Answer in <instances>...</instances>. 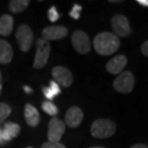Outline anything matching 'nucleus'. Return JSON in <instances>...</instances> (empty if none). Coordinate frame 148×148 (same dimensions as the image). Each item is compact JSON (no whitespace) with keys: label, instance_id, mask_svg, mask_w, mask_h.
<instances>
[{"label":"nucleus","instance_id":"1","mask_svg":"<svg viewBox=\"0 0 148 148\" xmlns=\"http://www.w3.org/2000/svg\"><path fill=\"white\" fill-rule=\"evenodd\" d=\"M120 40L114 33L102 32L96 35L93 40V47L99 55L110 56L119 48Z\"/></svg>","mask_w":148,"mask_h":148},{"label":"nucleus","instance_id":"2","mask_svg":"<svg viewBox=\"0 0 148 148\" xmlns=\"http://www.w3.org/2000/svg\"><path fill=\"white\" fill-rule=\"evenodd\" d=\"M115 123L109 118H99L94 120L90 127L91 135L96 138H110L115 133Z\"/></svg>","mask_w":148,"mask_h":148},{"label":"nucleus","instance_id":"3","mask_svg":"<svg viewBox=\"0 0 148 148\" xmlns=\"http://www.w3.org/2000/svg\"><path fill=\"white\" fill-rule=\"evenodd\" d=\"M135 86V77L132 72L122 71L118 74L112 83V87L116 91L120 93L131 92Z\"/></svg>","mask_w":148,"mask_h":148},{"label":"nucleus","instance_id":"4","mask_svg":"<svg viewBox=\"0 0 148 148\" xmlns=\"http://www.w3.org/2000/svg\"><path fill=\"white\" fill-rule=\"evenodd\" d=\"M50 52H51V46L47 40L43 38H38L37 40V52L36 57L34 60L35 69H41L47 64Z\"/></svg>","mask_w":148,"mask_h":148},{"label":"nucleus","instance_id":"5","mask_svg":"<svg viewBox=\"0 0 148 148\" xmlns=\"http://www.w3.org/2000/svg\"><path fill=\"white\" fill-rule=\"evenodd\" d=\"M16 38L19 49L23 52L29 51L34 41V34L31 28L26 24H21L16 32Z\"/></svg>","mask_w":148,"mask_h":148},{"label":"nucleus","instance_id":"6","mask_svg":"<svg viewBox=\"0 0 148 148\" xmlns=\"http://www.w3.org/2000/svg\"><path fill=\"white\" fill-rule=\"evenodd\" d=\"M71 43L73 48L79 54L85 55L90 50V40L88 34L82 30H77L72 34Z\"/></svg>","mask_w":148,"mask_h":148},{"label":"nucleus","instance_id":"7","mask_svg":"<svg viewBox=\"0 0 148 148\" xmlns=\"http://www.w3.org/2000/svg\"><path fill=\"white\" fill-rule=\"evenodd\" d=\"M112 28L114 30V34L117 38H125L131 34V27H130L129 19L125 16L117 14L112 18Z\"/></svg>","mask_w":148,"mask_h":148},{"label":"nucleus","instance_id":"8","mask_svg":"<svg viewBox=\"0 0 148 148\" xmlns=\"http://www.w3.org/2000/svg\"><path fill=\"white\" fill-rule=\"evenodd\" d=\"M66 131V125L61 119L57 117H53L50 119L48 124V132L47 138L49 143H59Z\"/></svg>","mask_w":148,"mask_h":148},{"label":"nucleus","instance_id":"9","mask_svg":"<svg viewBox=\"0 0 148 148\" xmlns=\"http://www.w3.org/2000/svg\"><path fill=\"white\" fill-rule=\"evenodd\" d=\"M52 76L54 78L55 82L59 86H62L64 88H69L71 86L73 82V76L72 73L69 71L66 67L64 66H55L52 69Z\"/></svg>","mask_w":148,"mask_h":148},{"label":"nucleus","instance_id":"10","mask_svg":"<svg viewBox=\"0 0 148 148\" xmlns=\"http://www.w3.org/2000/svg\"><path fill=\"white\" fill-rule=\"evenodd\" d=\"M69 34L66 27L62 25H52L47 26L42 30V38L47 41L58 40L66 38Z\"/></svg>","mask_w":148,"mask_h":148},{"label":"nucleus","instance_id":"11","mask_svg":"<svg viewBox=\"0 0 148 148\" xmlns=\"http://www.w3.org/2000/svg\"><path fill=\"white\" fill-rule=\"evenodd\" d=\"M83 118H84L83 111L77 106H72L66 114V123L70 128H76L82 123Z\"/></svg>","mask_w":148,"mask_h":148},{"label":"nucleus","instance_id":"12","mask_svg":"<svg viewBox=\"0 0 148 148\" xmlns=\"http://www.w3.org/2000/svg\"><path fill=\"white\" fill-rule=\"evenodd\" d=\"M127 64V58L124 55H117L111 59L106 64V70L111 74H119Z\"/></svg>","mask_w":148,"mask_h":148},{"label":"nucleus","instance_id":"13","mask_svg":"<svg viewBox=\"0 0 148 148\" xmlns=\"http://www.w3.org/2000/svg\"><path fill=\"white\" fill-rule=\"evenodd\" d=\"M24 116L26 123L30 127H37L40 123V114L36 107L31 104H26L24 108Z\"/></svg>","mask_w":148,"mask_h":148},{"label":"nucleus","instance_id":"14","mask_svg":"<svg viewBox=\"0 0 148 148\" xmlns=\"http://www.w3.org/2000/svg\"><path fill=\"white\" fill-rule=\"evenodd\" d=\"M20 133V127L18 124L14 122H6L2 129V138L3 140L10 141L13 138H16Z\"/></svg>","mask_w":148,"mask_h":148},{"label":"nucleus","instance_id":"15","mask_svg":"<svg viewBox=\"0 0 148 148\" xmlns=\"http://www.w3.org/2000/svg\"><path fill=\"white\" fill-rule=\"evenodd\" d=\"M13 48L8 41L0 40V64H8L13 59Z\"/></svg>","mask_w":148,"mask_h":148},{"label":"nucleus","instance_id":"16","mask_svg":"<svg viewBox=\"0 0 148 148\" xmlns=\"http://www.w3.org/2000/svg\"><path fill=\"white\" fill-rule=\"evenodd\" d=\"M14 18L11 14H5L0 17V35L3 37L10 36L13 32Z\"/></svg>","mask_w":148,"mask_h":148},{"label":"nucleus","instance_id":"17","mask_svg":"<svg viewBox=\"0 0 148 148\" xmlns=\"http://www.w3.org/2000/svg\"><path fill=\"white\" fill-rule=\"evenodd\" d=\"M29 4L30 1L28 0H12L9 4V10L14 14H19L26 10Z\"/></svg>","mask_w":148,"mask_h":148},{"label":"nucleus","instance_id":"18","mask_svg":"<svg viewBox=\"0 0 148 148\" xmlns=\"http://www.w3.org/2000/svg\"><path fill=\"white\" fill-rule=\"evenodd\" d=\"M41 109H42V111L45 112V114H47L48 115H51V116H55L59 112L57 106L55 104H53V103L50 101L43 102L42 105H41Z\"/></svg>","mask_w":148,"mask_h":148},{"label":"nucleus","instance_id":"19","mask_svg":"<svg viewBox=\"0 0 148 148\" xmlns=\"http://www.w3.org/2000/svg\"><path fill=\"white\" fill-rule=\"evenodd\" d=\"M11 114V108L5 103H0V124L5 119H7Z\"/></svg>","mask_w":148,"mask_h":148},{"label":"nucleus","instance_id":"20","mask_svg":"<svg viewBox=\"0 0 148 148\" xmlns=\"http://www.w3.org/2000/svg\"><path fill=\"white\" fill-rule=\"evenodd\" d=\"M83 10V7L79 4H74L73 7L71 9V11L69 12V16L72 17L73 19H79L80 18V14Z\"/></svg>","mask_w":148,"mask_h":148},{"label":"nucleus","instance_id":"21","mask_svg":"<svg viewBox=\"0 0 148 148\" xmlns=\"http://www.w3.org/2000/svg\"><path fill=\"white\" fill-rule=\"evenodd\" d=\"M47 16H48V18H49L50 21H51V22H56L59 19V17H60V14L58 13L57 8H56L55 6H52V7L49 8Z\"/></svg>","mask_w":148,"mask_h":148},{"label":"nucleus","instance_id":"22","mask_svg":"<svg viewBox=\"0 0 148 148\" xmlns=\"http://www.w3.org/2000/svg\"><path fill=\"white\" fill-rule=\"evenodd\" d=\"M49 88H50V90H52V92L54 93V95H55V96H57V95H59V94L61 93L60 86H59L55 81H50Z\"/></svg>","mask_w":148,"mask_h":148},{"label":"nucleus","instance_id":"23","mask_svg":"<svg viewBox=\"0 0 148 148\" xmlns=\"http://www.w3.org/2000/svg\"><path fill=\"white\" fill-rule=\"evenodd\" d=\"M41 148H66L64 144L60 143H44Z\"/></svg>","mask_w":148,"mask_h":148},{"label":"nucleus","instance_id":"24","mask_svg":"<svg viewBox=\"0 0 148 148\" xmlns=\"http://www.w3.org/2000/svg\"><path fill=\"white\" fill-rule=\"evenodd\" d=\"M42 92H43V94H44V96H45L48 100H50V101H52V100L55 98L54 93L52 92V90H50V88H49V87H47V88H42Z\"/></svg>","mask_w":148,"mask_h":148},{"label":"nucleus","instance_id":"25","mask_svg":"<svg viewBox=\"0 0 148 148\" xmlns=\"http://www.w3.org/2000/svg\"><path fill=\"white\" fill-rule=\"evenodd\" d=\"M141 53L147 57L148 56V41H144L143 43V45H141Z\"/></svg>","mask_w":148,"mask_h":148},{"label":"nucleus","instance_id":"26","mask_svg":"<svg viewBox=\"0 0 148 148\" xmlns=\"http://www.w3.org/2000/svg\"><path fill=\"white\" fill-rule=\"evenodd\" d=\"M130 148H148L147 145H145V144H143V143H137L135 144V145L131 146Z\"/></svg>","mask_w":148,"mask_h":148},{"label":"nucleus","instance_id":"27","mask_svg":"<svg viewBox=\"0 0 148 148\" xmlns=\"http://www.w3.org/2000/svg\"><path fill=\"white\" fill-rule=\"evenodd\" d=\"M137 2L140 5H141V6H144V7H148V1H147V0H138Z\"/></svg>","mask_w":148,"mask_h":148},{"label":"nucleus","instance_id":"28","mask_svg":"<svg viewBox=\"0 0 148 148\" xmlns=\"http://www.w3.org/2000/svg\"><path fill=\"white\" fill-rule=\"evenodd\" d=\"M23 90H24V91L27 94L32 93V88L30 87H28V86H24V87H23Z\"/></svg>","mask_w":148,"mask_h":148},{"label":"nucleus","instance_id":"29","mask_svg":"<svg viewBox=\"0 0 148 148\" xmlns=\"http://www.w3.org/2000/svg\"><path fill=\"white\" fill-rule=\"evenodd\" d=\"M5 141L3 140V138H2V129L0 128V145H2V144H4Z\"/></svg>","mask_w":148,"mask_h":148},{"label":"nucleus","instance_id":"30","mask_svg":"<svg viewBox=\"0 0 148 148\" xmlns=\"http://www.w3.org/2000/svg\"><path fill=\"white\" fill-rule=\"evenodd\" d=\"M1 80H2V76H1V73H0V93H1V90H2V85H1Z\"/></svg>","mask_w":148,"mask_h":148},{"label":"nucleus","instance_id":"31","mask_svg":"<svg viewBox=\"0 0 148 148\" xmlns=\"http://www.w3.org/2000/svg\"><path fill=\"white\" fill-rule=\"evenodd\" d=\"M90 148H105V147H102V146H92V147H90Z\"/></svg>","mask_w":148,"mask_h":148},{"label":"nucleus","instance_id":"32","mask_svg":"<svg viewBox=\"0 0 148 148\" xmlns=\"http://www.w3.org/2000/svg\"><path fill=\"white\" fill-rule=\"evenodd\" d=\"M26 148H33V147H26Z\"/></svg>","mask_w":148,"mask_h":148}]
</instances>
